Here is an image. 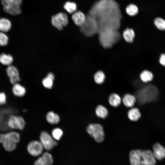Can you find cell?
<instances>
[{
	"instance_id": "6da1fadb",
	"label": "cell",
	"mask_w": 165,
	"mask_h": 165,
	"mask_svg": "<svg viewBox=\"0 0 165 165\" xmlns=\"http://www.w3.org/2000/svg\"><path fill=\"white\" fill-rule=\"evenodd\" d=\"M117 3L113 0H101L93 7L90 15L97 20L100 30H118L120 27L121 15Z\"/></svg>"
},
{
	"instance_id": "7a4b0ae2",
	"label": "cell",
	"mask_w": 165,
	"mask_h": 165,
	"mask_svg": "<svg viewBox=\"0 0 165 165\" xmlns=\"http://www.w3.org/2000/svg\"><path fill=\"white\" fill-rule=\"evenodd\" d=\"M98 34L100 43L106 49L111 48L121 39V35L117 30L103 29L100 30Z\"/></svg>"
},
{
	"instance_id": "3957f363",
	"label": "cell",
	"mask_w": 165,
	"mask_h": 165,
	"mask_svg": "<svg viewBox=\"0 0 165 165\" xmlns=\"http://www.w3.org/2000/svg\"><path fill=\"white\" fill-rule=\"evenodd\" d=\"M92 16V20H90V19L87 20L86 17L85 23L80 27L81 31L86 37L92 36L99 32V28L98 21L96 18Z\"/></svg>"
},
{
	"instance_id": "277c9868",
	"label": "cell",
	"mask_w": 165,
	"mask_h": 165,
	"mask_svg": "<svg viewBox=\"0 0 165 165\" xmlns=\"http://www.w3.org/2000/svg\"><path fill=\"white\" fill-rule=\"evenodd\" d=\"M4 11L11 15H16L21 12L22 0H1Z\"/></svg>"
},
{
	"instance_id": "5b68a950",
	"label": "cell",
	"mask_w": 165,
	"mask_h": 165,
	"mask_svg": "<svg viewBox=\"0 0 165 165\" xmlns=\"http://www.w3.org/2000/svg\"><path fill=\"white\" fill-rule=\"evenodd\" d=\"M87 131L91 136L98 142H102L104 134L103 127L97 124H91L88 125Z\"/></svg>"
},
{
	"instance_id": "8992f818",
	"label": "cell",
	"mask_w": 165,
	"mask_h": 165,
	"mask_svg": "<svg viewBox=\"0 0 165 165\" xmlns=\"http://www.w3.org/2000/svg\"><path fill=\"white\" fill-rule=\"evenodd\" d=\"M51 23L54 27L61 30L68 24V16L64 13L59 12L52 17Z\"/></svg>"
},
{
	"instance_id": "52a82bcc",
	"label": "cell",
	"mask_w": 165,
	"mask_h": 165,
	"mask_svg": "<svg viewBox=\"0 0 165 165\" xmlns=\"http://www.w3.org/2000/svg\"><path fill=\"white\" fill-rule=\"evenodd\" d=\"M7 125L9 129L22 130L25 127V122L22 117L12 114L9 116Z\"/></svg>"
},
{
	"instance_id": "ba28073f",
	"label": "cell",
	"mask_w": 165,
	"mask_h": 165,
	"mask_svg": "<svg viewBox=\"0 0 165 165\" xmlns=\"http://www.w3.org/2000/svg\"><path fill=\"white\" fill-rule=\"evenodd\" d=\"M40 142L43 148L48 151L52 150L57 144V142L47 132L43 131L40 136Z\"/></svg>"
},
{
	"instance_id": "9c48e42d",
	"label": "cell",
	"mask_w": 165,
	"mask_h": 165,
	"mask_svg": "<svg viewBox=\"0 0 165 165\" xmlns=\"http://www.w3.org/2000/svg\"><path fill=\"white\" fill-rule=\"evenodd\" d=\"M20 140V135L17 132L11 131L0 133V143L5 142H13L17 144Z\"/></svg>"
},
{
	"instance_id": "30bf717a",
	"label": "cell",
	"mask_w": 165,
	"mask_h": 165,
	"mask_svg": "<svg viewBox=\"0 0 165 165\" xmlns=\"http://www.w3.org/2000/svg\"><path fill=\"white\" fill-rule=\"evenodd\" d=\"M156 159L152 150H142L141 165H156Z\"/></svg>"
},
{
	"instance_id": "8fae6325",
	"label": "cell",
	"mask_w": 165,
	"mask_h": 165,
	"mask_svg": "<svg viewBox=\"0 0 165 165\" xmlns=\"http://www.w3.org/2000/svg\"><path fill=\"white\" fill-rule=\"evenodd\" d=\"M43 147L40 141L36 140L30 142L28 145L27 150L30 154L33 156H37L41 154Z\"/></svg>"
},
{
	"instance_id": "7c38bea8",
	"label": "cell",
	"mask_w": 165,
	"mask_h": 165,
	"mask_svg": "<svg viewBox=\"0 0 165 165\" xmlns=\"http://www.w3.org/2000/svg\"><path fill=\"white\" fill-rule=\"evenodd\" d=\"M6 71L9 81L13 85L20 81V78L19 73L16 67L12 65L8 66Z\"/></svg>"
},
{
	"instance_id": "4fadbf2b",
	"label": "cell",
	"mask_w": 165,
	"mask_h": 165,
	"mask_svg": "<svg viewBox=\"0 0 165 165\" xmlns=\"http://www.w3.org/2000/svg\"><path fill=\"white\" fill-rule=\"evenodd\" d=\"M152 152L156 160L161 161L165 158V147L158 142L154 143L152 147Z\"/></svg>"
},
{
	"instance_id": "5bb4252c",
	"label": "cell",
	"mask_w": 165,
	"mask_h": 165,
	"mask_svg": "<svg viewBox=\"0 0 165 165\" xmlns=\"http://www.w3.org/2000/svg\"><path fill=\"white\" fill-rule=\"evenodd\" d=\"M141 149L131 150L129 154L130 165H141Z\"/></svg>"
},
{
	"instance_id": "9a60e30c",
	"label": "cell",
	"mask_w": 165,
	"mask_h": 165,
	"mask_svg": "<svg viewBox=\"0 0 165 165\" xmlns=\"http://www.w3.org/2000/svg\"><path fill=\"white\" fill-rule=\"evenodd\" d=\"M53 159L51 155L48 152H45L34 163V165H52Z\"/></svg>"
},
{
	"instance_id": "2e32d148",
	"label": "cell",
	"mask_w": 165,
	"mask_h": 165,
	"mask_svg": "<svg viewBox=\"0 0 165 165\" xmlns=\"http://www.w3.org/2000/svg\"><path fill=\"white\" fill-rule=\"evenodd\" d=\"M72 18L74 24L80 27L83 24L86 20L85 14L79 11H76L73 13Z\"/></svg>"
},
{
	"instance_id": "e0dca14e",
	"label": "cell",
	"mask_w": 165,
	"mask_h": 165,
	"mask_svg": "<svg viewBox=\"0 0 165 165\" xmlns=\"http://www.w3.org/2000/svg\"><path fill=\"white\" fill-rule=\"evenodd\" d=\"M13 85L12 91L15 96L21 97L25 95L26 93V90L24 86L18 83Z\"/></svg>"
},
{
	"instance_id": "ac0fdd59",
	"label": "cell",
	"mask_w": 165,
	"mask_h": 165,
	"mask_svg": "<svg viewBox=\"0 0 165 165\" xmlns=\"http://www.w3.org/2000/svg\"><path fill=\"white\" fill-rule=\"evenodd\" d=\"M122 35L126 42L128 43H131L134 41L135 34L133 29L128 28L123 31Z\"/></svg>"
},
{
	"instance_id": "d6986e66",
	"label": "cell",
	"mask_w": 165,
	"mask_h": 165,
	"mask_svg": "<svg viewBox=\"0 0 165 165\" xmlns=\"http://www.w3.org/2000/svg\"><path fill=\"white\" fill-rule=\"evenodd\" d=\"M127 115L129 119L133 121H138L141 117V114L139 109L136 107L132 108L130 109Z\"/></svg>"
},
{
	"instance_id": "ffe728a7",
	"label": "cell",
	"mask_w": 165,
	"mask_h": 165,
	"mask_svg": "<svg viewBox=\"0 0 165 165\" xmlns=\"http://www.w3.org/2000/svg\"><path fill=\"white\" fill-rule=\"evenodd\" d=\"M12 28V23L8 19L0 18V31L6 32L9 31Z\"/></svg>"
},
{
	"instance_id": "44dd1931",
	"label": "cell",
	"mask_w": 165,
	"mask_h": 165,
	"mask_svg": "<svg viewBox=\"0 0 165 165\" xmlns=\"http://www.w3.org/2000/svg\"><path fill=\"white\" fill-rule=\"evenodd\" d=\"M122 101L126 107H132L134 106L136 101V98L132 94H127L124 96Z\"/></svg>"
},
{
	"instance_id": "7402d4cb",
	"label": "cell",
	"mask_w": 165,
	"mask_h": 165,
	"mask_svg": "<svg viewBox=\"0 0 165 165\" xmlns=\"http://www.w3.org/2000/svg\"><path fill=\"white\" fill-rule=\"evenodd\" d=\"M46 118L47 122L52 125L58 123L60 120L59 116L53 111L48 112L46 114Z\"/></svg>"
},
{
	"instance_id": "603a6c76",
	"label": "cell",
	"mask_w": 165,
	"mask_h": 165,
	"mask_svg": "<svg viewBox=\"0 0 165 165\" xmlns=\"http://www.w3.org/2000/svg\"><path fill=\"white\" fill-rule=\"evenodd\" d=\"M13 61V57L10 54L3 53L0 54V63L3 65L7 66L10 65Z\"/></svg>"
},
{
	"instance_id": "cb8c5ba5",
	"label": "cell",
	"mask_w": 165,
	"mask_h": 165,
	"mask_svg": "<svg viewBox=\"0 0 165 165\" xmlns=\"http://www.w3.org/2000/svg\"><path fill=\"white\" fill-rule=\"evenodd\" d=\"M141 80L144 83H148L152 81L153 78L152 73L148 70H144L140 74Z\"/></svg>"
},
{
	"instance_id": "d4e9b609",
	"label": "cell",
	"mask_w": 165,
	"mask_h": 165,
	"mask_svg": "<svg viewBox=\"0 0 165 165\" xmlns=\"http://www.w3.org/2000/svg\"><path fill=\"white\" fill-rule=\"evenodd\" d=\"M108 101L111 105L116 107L120 105L121 99L119 95L116 93H113L109 96Z\"/></svg>"
},
{
	"instance_id": "484cf974",
	"label": "cell",
	"mask_w": 165,
	"mask_h": 165,
	"mask_svg": "<svg viewBox=\"0 0 165 165\" xmlns=\"http://www.w3.org/2000/svg\"><path fill=\"white\" fill-rule=\"evenodd\" d=\"M64 8L68 13L73 14L76 11L77 6L74 2L67 1L64 4Z\"/></svg>"
},
{
	"instance_id": "4316f807",
	"label": "cell",
	"mask_w": 165,
	"mask_h": 165,
	"mask_svg": "<svg viewBox=\"0 0 165 165\" xmlns=\"http://www.w3.org/2000/svg\"><path fill=\"white\" fill-rule=\"evenodd\" d=\"M95 113L97 116L102 118H105L108 115L107 109L102 105H99L97 107Z\"/></svg>"
},
{
	"instance_id": "83f0119b",
	"label": "cell",
	"mask_w": 165,
	"mask_h": 165,
	"mask_svg": "<svg viewBox=\"0 0 165 165\" xmlns=\"http://www.w3.org/2000/svg\"><path fill=\"white\" fill-rule=\"evenodd\" d=\"M126 11L127 13L130 16L136 15L138 12V7L135 4H131L127 6Z\"/></svg>"
},
{
	"instance_id": "f1b7e54d",
	"label": "cell",
	"mask_w": 165,
	"mask_h": 165,
	"mask_svg": "<svg viewBox=\"0 0 165 165\" xmlns=\"http://www.w3.org/2000/svg\"><path fill=\"white\" fill-rule=\"evenodd\" d=\"M105 75L102 71H98L94 75V79L95 82L98 84L103 83L105 79Z\"/></svg>"
},
{
	"instance_id": "f546056e",
	"label": "cell",
	"mask_w": 165,
	"mask_h": 165,
	"mask_svg": "<svg viewBox=\"0 0 165 165\" xmlns=\"http://www.w3.org/2000/svg\"><path fill=\"white\" fill-rule=\"evenodd\" d=\"M156 27L160 31L165 30V20L161 17H157L154 21Z\"/></svg>"
},
{
	"instance_id": "4dcf8cb0",
	"label": "cell",
	"mask_w": 165,
	"mask_h": 165,
	"mask_svg": "<svg viewBox=\"0 0 165 165\" xmlns=\"http://www.w3.org/2000/svg\"><path fill=\"white\" fill-rule=\"evenodd\" d=\"M63 130L59 128H56L53 129L52 131V137L56 140H60L63 135Z\"/></svg>"
},
{
	"instance_id": "1f68e13d",
	"label": "cell",
	"mask_w": 165,
	"mask_h": 165,
	"mask_svg": "<svg viewBox=\"0 0 165 165\" xmlns=\"http://www.w3.org/2000/svg\"><path fill=\"white\" fill-rule=\"evenodd\" d=\"M54 80L48 77H46L44 78L42 80V84L43 86L46 88L50 89L52 88L53 86Z\"/></svg>"
},
{
	"instance_id": "d6a6232c",
	"label": "cell",
	"mask_w": 165,
	"mask_h": 165,
	"mask_svg": "<svg viewBox=\"0 0 165 165\" xmlns=\"http://www.w3.org/2000/svg\"><path fill=\"white\" fill-rule=\"evenodd\" d=\"M9 40V37L5 33L0 31V46H6L8 44Z\"/></svg>"
},
{
	"instance_id": "836d02e7",
	"label": "cell",
	"mask_w": 165,
	"mask_h": 165,
	"mask_svg": "<svg viewBox=\"0 0 165 165\" xmlns=\"http://www.w3.org/2000/svg\"><path fill=\"white\" fill-rule=\"evenodd\" d=\"M7 101V97L6 93L3 92H0V106L6 104Z\"/></svg>"
},
{
	"instance_id": "e575fe53",
	"label": "cell",
	"mask_w": 165,
	"mask_h": 165,
	"mask_svg": "<svg viewBox=\"0 0 165 165\" xmlns=\"http://www.w3.org/2000/svg\"><path fill=\"white\" fill-rule=\"evenodd\" d=\"M159 62L162 65L165 67V53H162L160 55Z\"/></svg>"
},
{
	"instance_id": "d590c367",
	"label": "cell",
	"mask_w": 165,
	"mask_h": 165,
	"mask_svg": "<svg viewBox=\"0 0 165 165\" xmlns=\"http://www.w3.org/2000/svg\"><path fill=\"white\" fill-rule=\"evenodd\" d=\"M47 76L54 80L55 75L52 72H50L48 74Z\"/></svg>"
}]
</instances>
